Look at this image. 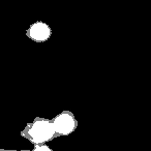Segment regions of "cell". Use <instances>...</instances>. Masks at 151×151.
<instances>
[{
  "label": "cell",
  "instance_id": "obj_3",
  "mask_svg": "<svg viewBox=\"0 0 151 151\" xmlns=\"http://www.w3.org/2000/svg\"><path fill=\"white\" fill-rule=\"evenodd\" d=\"M26 34L30 40H34V42H42L49 40L51 35V29L47 24L38 22V23L33 24L29 28V30L26 32Z\"/></svg>",
  "mask_w": 151,
  "mask_h": 151
},
{
  "label": "cell",
  "instance_id": "obj_2",
  "mask_svg": "<svg viewBox=\"0 0 151 151\" xmlns=\"http://www.w3.org/2000/svg\"><path fill=\"white\" fill-rule=\"evenodd\" d=\"M52 122L56 137L71 134L78 126V121L75 118V115L69 111H63L62 113L58 114L54 119H52Z\"/></svg>",
  "mask_w": 151,
  "mask_h": 151
},
{
  "label": "cell",
  "instance_id": "obj_1",
  "mask_svg": "<svg viewBox=\"0 0 151 151\" xmlns=\"http://www.w3.org/2000/svg\"><path fill=\"white\" fill-rule=\"evenodd\" d=\"M21 136L26 138L34 145L44 144L56 138L52 120L36 117L33 122L27 124L21 132Z\"/></svg>",
  "mask_w": 151,
  "mask_h": 151
},
{
  "label": "cell",
  "instance_id": "obj_5",
  "mask_svg": "<svg viewBox=\"0 0 151 151\" xmlns=\"http://www.w3.org/2000/svg\"><path fill=\"white\" fill-rule=\"evenodd\" d=\"M0 151H18V150H6V149H0ZM21 151H29V150H21Z\"/></svg>",
  "mask_w": 151,
  "mask_h": 151
},
{
  "label": "cell",
  "instance_id": "obj_4",
  "mask_svg": "<svg viewBox=\"0 0 151 151\" xmlns=\"http://www.w3.org/2000/svg\"><path fill=\"white\" fill-rule=\"evenodd\" d=\"M32 151H53L49 146H47L46 144H36L34 145V149Z\"/></svg>",
  "mask_w": 151,
  "mask_h": 151
}]
</instances>
